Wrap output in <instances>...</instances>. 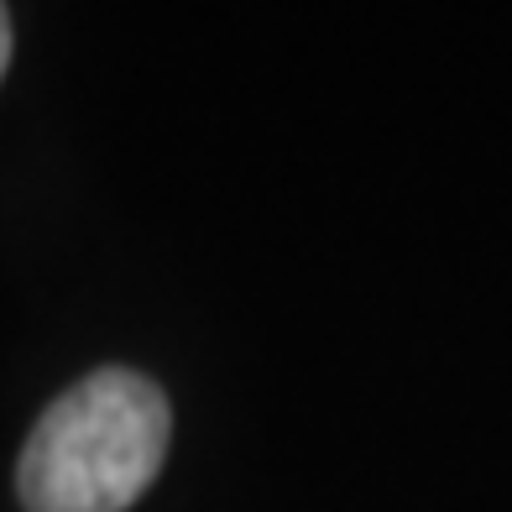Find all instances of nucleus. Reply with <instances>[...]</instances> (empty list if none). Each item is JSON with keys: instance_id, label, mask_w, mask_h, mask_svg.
<instances>
[{"instance_id": "1", "label": "nucleus", "mask_w": 512, "mask_h": 512, "mask_svg": "<svg viewBox=\"0 0 512 512\" xmlns=\"http://www.w3.org/2000/svg\"><path fill=\"white\" fill-rule=\"evenodd\" d=\"M173 439L162 387L105 366L48 403L16 465L27 512H126L157 481Z\"/></svg>"}, {"instance_id": "2", "label": "nucleus", "mask_w": 512, "mask_h": 512, "mask_svg": "<svg viewBox=\"0 0 512 512\" xmlns=\"http://www.w3.org/2000/svg\"><path fill=\"white\" fill-rule=\"evenodd\" d=\"M6 63H11V11L0 6V79H6Z\"/></svg>"}]
</instances>
